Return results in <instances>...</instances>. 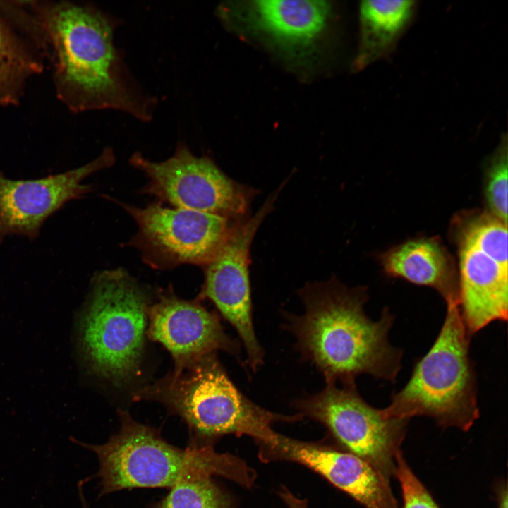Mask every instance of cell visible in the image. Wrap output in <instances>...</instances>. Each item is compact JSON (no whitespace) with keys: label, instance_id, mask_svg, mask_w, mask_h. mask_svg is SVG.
Returning <instances> with one entry per match:
<instances>
[{"label":"cell","instance_id":"obj_1","mask_svg":"<svg viewBox=\"0 0 508 508\" xmlns=\"http://www.w3.org/2000/svg\"><path fill=\"white\" fill-rule=\"evenodd\" d=\"M31 2L54 66L56 97L68 109H114L151 120L155 101L135 84L114 45V18L72 1Z\"/></svg>","mask_w":508,"mask_h":508},{"label":"cell","instance_id":"obj_2","mask_svg":"<svg viewBox=\"0 0 508 508\" xmlns=\"http://www.w3.org/2000/svg\"><path fill=\"white\" fill-rule=\"evenodd\" d=\"M298 295L305 311L282 312L284 328L296 338L302 359L313 364L326 383L354 384L362 374L396 380L402 351L388 339L394 317L385 309L378 320H371L364 311L365 289L349 288L332 277L306 283Z\"/></svg>","mask_w":508,"mask_h":508},{"label":"cell","instance_id":"obj_3","mask_svg":"<svg viewBox=\"0 0 508 508\" xmlns=\"http://www.w3.org/2000/svg\"><path fill=\"white\" fill-rule=\"evenodd\" d=\"M135 400L162 403L188 426V447H214L228 435H247L258 447L273 442L278 433L276 422H296V414L274 413L256 404L233 383L217 353L186 365L174 368L164 378L140 389Z\"/></svg>","mask_w":508,"mask_h":508},{"label":"cell","instance_id":"obj_4","mask_svg":"<svg viewBox=\"0 0 508 508\" xmlns=\"http://www.w3.org/2000/svg\"><path fill=\"white\" fill-rule=\"evenodd\" d=\"M119 432L102 445L74 440L94 452L99 460V497L124 489L171 488L189 480L219 476L250 488L256 473L243 459L214 447L179 448L165 440L158 430L119 411Z\"/></svg>","mask_w":508,"mask_h":508},{"label":"cell","instance_id":"obj_5","mask_svg":"<svg viewBox=\"0 0 508 508\" xmlns=\"http://www.w3.org/2000/svg\"><path fill=\"white\" fill-rule=\"evenodd\" d=\"M440 332L405 386L383 409L389 418H432L439 426L468 431L479 417L477 385L469 356L471 336L459 306L447 305Z\"/></svg>","mask_w":508,"mask_h":508},{"label":"cell","instance_id":"obj_6","mask_svg":"<svg viewBox=\"0 0 508 508\" xmlns=\"http://www.w3.org/2000/svg\"><path fill=\"white\" fill-rule=\"evenodd\" d=\"M145 291L123 269L97 274L81 322L85 356L97 375L120 385L137 373L148 308Z\"/></svg>","mask_w":508,"mask_h":508},{"label":"cell","instance_id":"obj_7","mask_svg":"<svg viewBox=\"0 0 508 508\" xmlns=\"http://www.w3.org/2000/svg\"><path fill=\"white\" fill-rule=\"evenodd\" d=\"M292 406L302 418L325 425L341 449L366 461L389 480L394 477L409 420L389 418L383 409L370 405L356 383H326L320 392L296 399Z\"/></svg>","mask_w":508,"mask_h":508},{"label":"cell","instance_id":"obj_8","mask_svg":"<svg viewBox=\"0 0 508 508\" xmlns=\"http://www.w3.org/2000/svg\"><path fill=\"white\" fill-rule=\"evenodd\" d=\"M129 162L148 179L143 192L161 202L233 222L250 217L255 189L232 180L210 157L195 155L184 143L164 161H151L136 152Z\"/></svg>","mask_w":508,"mask_h":508},{"label":"cell","instance_id":"obj_9","mask_svg":"<svg viewBox=\"0 0 508 508\" xmlns=\"http://www.w3.org/2000/svg\"><path fill=\"white\" fill-rule=\"evenodd\" d=\"M507 224L490 214L470 219L459 240V304L471 336L508 315Z\"/></svg>","mask_w":508,"mask_h":508},{"label":"cell","instance_id":"obj_10","mask_svg":"<svg viewBox=\"0 0 508 508\" xmlns=\"http://www.w3.org/2000/svg\"><path fill=\"white\" fill-rule=\"evenodd\" d=\"M121 205L137 225L129 244L147 265L159 270L183 265L204 267L220 250L236 222L158 202L145 207Z\"/></svg>","mask_w":508,"mask_h":508},{"label":"cell","instance_id":"obj_11","mask_svg":"<svg viewBox=\"0 0 508 508\" xmlns=\"http://www.w3.org/2000/svg\"><path fill=\"white\" fill-rule=\"evenodd\" d=\"M277 193L252 217L234 224L216 256L204 267V282L198 298H208L234 328L244 347L245 363L255 372L264 363L265 351L256 337L249 277L250 250L254 236L272 210Z\"/></svg>","mask_w":508,"mask_h":508},{"label":"cell","instance_id":"obj_12","mask_svg":"<svg viewBox=\"0 0 508 508\" xmlns=\"http://www.w3.org/2000/svg\"><path fill=\"white\" fill-rule=\"evenodd\" d=\"M114 162L113 150L107 147L85 164L44 178L13 180L0 172V244L13 235L35 239L49 217L90 190L85 179Z\"/></svg>","mask_w":508,"mask_h":508},{"label":"cell","instance_id":"obj_13","mask_svg":"<svg viewBox=\"0 0 508 508\" xmlns=\"http://www.w3.org/2000/svg\"><path fill=\"white\" fill-rule=\"evenodd\" d=\"M259 458L303 465L365 508H399L390 480L366 461L342 449L279 433L273 443L259 448Z\"/></svg>","mask_w":508,"mask_h":508},{"label":"cell","instance_id":"obj_14","mask_svg":"<svg viewBox=\"0 0 508 508\" xmlns=\"http://www.w3.org/2000/svg\"><path fill=\"white\" fill-rule=\"evenodd\" d=\"M200 301L181 299L169 290L148 306L146 333L169 351L174 368L218 351L240 356V341L225 332L218 314Z\"/></svg>","mask_w":508,"mask_h":508},{"label":"cell","instance_id":"obj_15","mask_svg":"<svg viewBox=\"0 0 508 508\" xmlns=\"http://www.w3.org/2000/svg\"><path fill=\"white\" fill-rule=\"evenodd\" d=\"M47 57L39 23L29 2L0 1V107L16 105Z\"/></svg>","mask_w":508,"mask_h":508},{"label":"cell","instance_id":"obj_16","mask_svg":"<svg viewBox=\"0 0 508 508\" xmlns=\"http://www.w3.org/2000/svg\"><path fill=\"white\" fill-rule=\"evenodd\" d=\"M382 261L389 275L433 288L447 306H459V278L450 256L435 239L407 241L385 254Z\"/></svg>","mask_w":508,"mask_h":508},{"label":"cell","instance_id":"obj_17","mask_svg":"<svg viewBox=\"0 0 508 508\" xmlns=\"http://www.w3.org/2000/svg\"><path fill=\"white\" fill-rule=\"evenodd\" d=\"M330 6L325 1H255L251 20L261 30L288 46L311 43L327 23Z\"/></svg>","mask_w":508,"mask_h":508},{"label":"cell","instance_id":"obj_18","mask_svg":"<svg viewBox=\"0 0 508 508\" xmlns=\"http://www.w3.org/2000/svg\"><path fill=\"white\" fill-rule=\"evenodd\" d=\"M413 0H366L359 6L360 44L353 68L388 57L414 17Z\"/></svg>","mask_w":508,"mask_h":508},{"label":"cell","instance_id":"obj_19","mask_svg":"<svg viewBox=\"0 0 508 508\" xmlns=\"http://www.w3.org/2000/svg\"><path fill=\"white\" fill-rule=\"evenodd\" d=\"M150 508H234V503L212 478H203L174 485Z\"/></svg>","mask_w":508,"mask_h":508},{"label":"cell","instance_id":"obj_20","mask_svg":"<svg viewBox=\"0 0 508 508\" xmlns=\"http://www.w3.org/2000/svg\"><path fill=\"white\" fill-rule=\"evenodd\" d=\"M507 138L500 143L489 161L485 179V199L490 214L507 224Z\"/></svg>","mask_w":508,"mask_h":508},{"label":"cell","instance_id":"obj_21","mask_svg":"<svg viewBox=\"0 0 508 508\" xmlns=\"http://www.w3.org/2000/svg\"><path fill=\"white\" fill-rule=\"evenodd\" d=\"M394 478L400 484L403 508H440L430 492L413 473L401 451L396 458Z\"/></svg>","mask_w":508,"mask_h":508},{"label":"cell","instance_id":"obj_22","mask_svg":"<svg viewBox=\"0 0 508 508\" xmlns=\"http://www.w3.org/2000/svg\"><path fill=\"white\" fill-rule=\"evenodd\" d=\"M497 508H508L507 484L504 479H500L494 485Z\"/></svg>","mask_w":508,"mask_h":508},{"label":"cell","instance_id":"obj_23","mask_svg":"<svg viewBox=\"0 0 508 508\" xmlns=\"http://www.w3.org/2000/svg\"><path fill=\"white\" fill-rule=\"evenodd\" d=\"M85 483L83 480H80L78 484L79 497L82 504V508H89L88 504L86 501L85 497L83 493V485Z\"/></svg>","mask_w":508,"mask_h":508}]
</instances>
